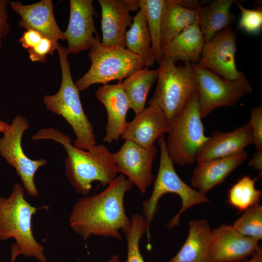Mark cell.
<instances>
[{"label": "cell", "instance_id": "3957f363", "mask_svg": "<svg viewBox=\"0 0 262 262\" xmlns=\"http://www.w3.org/2000/svg\"><path fill=\"white\" fill-rule=\"evenodd\" d=\"M22 185L15 183L8 197L0 196V240L13 238L12 245L19 255L47 262L44 247L33 233L32 219L40 208L32 206L25 198Z\"/></svg>", "mask_w": 262, "mask_h": 262}, {"label": "cell", "instance_id": "4dcf8cb0", "mask_svg": "<svg viewBox=\"0 0 262 262\" xmlns=\"http://www.w3.org/2000/svg\"><path fill=\"white\" fill-rule=\"evenodd\" d=\"M235 3L241 13L237 29L251 34L259 33L262 29V8L248 9L236 1Z\"/></svg>", "mask_w": 262, "mask_h": 262}, {"label": "cell", "instance_id": "9c48e42d", "mask_svg": "<svg viewBox=\"0 0 262 262\" xmlns=\"http://www.w3.org/2000/svg\"><path fill=\"white\" fill-rule=\"evenodd\" d=\"M196 82L200 116L203 118L220 107L235 105L244 96L252 92L246 78L229 81L209 69L193 64Z\"/></svg>", "mask_w": 262, "mask_h": 262}, {"label": "cell", "instance_id": "cb8c5ba5", "mask_svg": "<svg viewBox=\"0 0 262 262\" xmlns=\"http://www.w3.org/2000/svg\"><path fill=\"white\" fill-rule=\"evenodd\" d=\"M234 2V0H215L208 5L200 6L196 10L205 43L229 26L232 19L230 9Z\"/></svg>", "mask_w": 262, "mask_h": 262}, {"label": "cell", "instance_id": "8992f818", "mask_svg": "<svg viewBox=\"0 0 262 262\" xmlns=\"http://www.w3.org/2000/svg\"><path fill=\"white\" fill-rule=\"evenodd\" d=\"M160 147V159L158 174L154 180L150 196L142 202L143 216L150 225L158 211V203L164 195L173 193L178 195L181 200V207L178 213L166 225L169 229L179 226L180 216L192 206L210 202L205 195L185 183L179 176L174 167L166 150V140L164 136L158 139Z\"/></svg>", "mask_w": 262, "mask_h": 262}, {"label": "cell", "instance_id": "7402d4cb", "mask_svg": "<svg viewBox=\"0 0 262 262\" xmlns=\"http://www.w3.org/2000/svg\"><path fill=\"white\" fill-rule=\"evenodd\" d=\"M212 229L206 219L188 223V234L180 250L166 262H212L209 254Z\"/></svg>", "mask_w": 262, "mask_h": 262}, {"label": "cell", "instance_id": "44dd1931", "mask_svg": "<svg viewBox=\"0 0 262 262\" xmlns=\"http://www.w3.org/2000/svg\"><path fill=\"white\" fill-rule=\"evenodd\" d=\"M205 42L198 23L185 29L168 43L162 45L161 52L175 63L182 61L184 64H197Z\"/></svg>", "mask_w": 262, "mask_h": 262}, {"label": "cell", "instance_id": "4fadbf2b", "mask_svg": "<svg viewBox=\"0 0 262 262\" xmlns=\"http://www.w3.org/2000/svg\"><path fill=\"white\" fill-rule=\"evenodd\" d=\"M256 240L242 235L232 225L212 229L209 254L212 262H237L251 257L262 247Z\"/></svg>", "mask_w": 262, "mask_h": 262}, {"label": "cell", "instance_id": "7c38bea8", "mask_svg": "<svg viewBox=\"0 0 262 262\" xmlns=\"http://www.w3.org/2000/svg\"><path fill=\"white\" fill-rule=\"evenodd\" d=\"M112 154L118 172L127 176L141 194H145L154 179L152 167L157 155L156 147L147 149L125 140L119 150Z\"/></svg>", "mask_w": 262, "mask_h": 262}, {"label": "cell", "instance_id": "484cf974", "mask_svg": "<svg viewBox=\"0 0 262 262\" xmlns=\"http://www.w3.org/2000/svg\"><path fill=\"white\" fill-rule=\"evenodd\" d=\"M158 74V68L150 70L146 67L130 75L122 81L130 108L132 109L135 114L145 108L148 94L157 80Z\"/></svg>", "mask_w": 262, "mask_h": 262}, {"label": "cell", "instance_id": "836d02e7", "mask_svg": "<svg viewBox=\"0 0 262 262\" xmlns=\"http://www.w3.org/2000/svg\"><path fill=\"white\" fill-rule=\"evenodd\" d=\"M8 0H0V55L1 53L2 42L9 34L10 25L8 21L9 16L7 13V5L10 4Z\"/></svg>", "mask_w": 262, "mask_h": 262}, {"label": "cell", "instance_id": "8fae6325", "mask_svg": "<svg viewBox=\"0 0 262 262\" xmlns=\"http://www.w3.org/2000/svg\"><path fill=\"white\" fill-rule=\"evenodd\" d=\"M236 34L229 26L204 43L197 65L229 81L246 78L235 65Z\"/></svg>", "mask_w": 262, "mask_h": 262}, {"label": "cell", "instance_id": "f1b7e54d", "mask_svg": "<svg viewBox=\"0 0 262 262\" xmlns=\"http://www.w3.org/2000/svg\"><path fill=\"white\" fill-rule=\"evenodd\" d=\"M130 219V227L123 232L127 245L125 262H145L140 251V242L142 236L149 232L150 224L139 213L133 214Z\"/></svg>", "mask_w": 262, "mask_h": 262}, {"label": "cell", "instance_id": "ffe728a7", "mask_svg": "<svg viewBox=\"0 0 262 262\" xmlns=\"http://www.w3.org/2000/svg\"><path fill=\"white\" fill-rule=\"evenodd\" d=\"M248 158L243 151L237 154L197 164L193 173L192 186L202 194H206L226 178Z\"/></svg>", "mask_w": 262, "mask_h": 262}, {"label": "cell", "instance_id": "60d3db41", "mask_svg": "<svg viewBox=\"0 0 262 262\" xmlns=\"http://www.w3.org/2000/svg\"></svg>", "mask_w": 262, "mask_h": 262}, {"label": "cell", "instance_id": "d4e9b609", "mask_svg": "<svg viewBox=\"0 0 262 262\" xmlns=\"http://www.w3.org/2000/svg\"><path fill=\"white\" fill-rule=\"evenodd\" d=\"M196 23H198L196 11L184 7L174 0H166L161 26V46L170 42L188 26Z\"/></svg>", "mask_w": 262, "mask_h": 262}, {"label": "cell", "instance_id": "e575fe53", "mask_svg": "<svg viewBox=\"0 0 262 262\" xmlns=\"http://www.w3.org/2000/svg\"><path fill=\"white\" fill-rule=\"evenodd\" d=\"M43 37L37 31L28 29L23 32L18 41L24 49H29L36 46Z\"/></svg>", "mask_w": 262, "mask_h": 262}, {"label": "cell", "instance_id": "1f68e13d", "mask_svg": "<svg viewBox=\"0 0 262 262\" xmlns=\"http://www.w3.org/2000/svg\"><path fill=\"white\" fill-rule=\"evenodd\" d=\"M57 44L47 37H43L34 47L28 49L30 60L33 62H45L48 55H52Z\"/></svg>", "mask_w": 262, "mask_h": 262}, {"label": "cell", "instance_id": "603a6c76", "mask_svg": "<svg viewBox=\"0 0 262 262\" xmlns=\"http://www.w3.org/2000/svg\"><path fill=\"white\" fill-rule=\"evenodd\" d=\"M125 41L127 49L141 58L146 67L155 64L151 37L143 9H140L133 17L132 23L126 33Z\"/></svg>", "mask_w": 262, "mask_h": 262}, {"label": "cell", "instance_id": "2e32d148", "mask_svg": "<svg viewBox=\"0 0 262 262\" xmlns=\"http://www.w3.org/2000/svg\"><path fill=\"white\" fill-rule=\"evenodd\" d=\"M12 9L19 15L18 25L25 30H34L43 37L51 40L55 44L66 38L55 20L51 0H42L34 3L25 5L20 1L10 2Z\"/></svg>", "mask_w": 262, "mask_h": 262}, {"label": "cell", "instance_id": "7a4b0ae2", "mask_svg": "<svg viewBox=\"0 0 262 262\" xmlns=\"http://www.w3.org/2000/svg\"><path fill=\"white\" fill-rule=\"evenodd\" d=\"M32 139L51 140L62 145L67 155L65 159L66 177L75 191L83 196L89 194L94 181H99L104 187L116 177L118 171L112 153L103 144L88 150L78 148L71 144L69 135L54 128L42 129Z\"/></svg>", "mask_w": 262, "mask_h": 262}, {"label": "cell", "instance_id": "83f0119b", "mask_svg": "<svg viewBox=\"0 0 262 262\" xmlns=\"http://www.w3.org/2000/svg\"><path fill=\"white\" fill-rule=\"evenodd\" d=\"M255 180L249 176L240 179L229 190L228 202L240 212L259 203L262 193L255 188Z\"/></svg>", "mask_w": 262, "mask_h": 262}, {"label": "cell", "instance_id": "d6986e66", "mask_svg": "<svg viewBox=\"0 0 262 262\" xmlns=\"http://www.w3.org/2000/svg\"><path fill=\"white\" fill-rule=\"evenodd\" d=\"M169 130V123L163 112L157 107L149 105L135 114L121 138L150 149L155 146V141L168 133Z\"/></svg>", "mask_w": 262, "mask_h": 262}, {"label": "cell", "instance_id": "d6a6232c", "mask_svg": "<svg viewBox=\"0 0 262 262\" xmlns=\"http://www.w3.org/2000/svg\"><path fill=\"white\" fill-rule=\"evenodd\" d=\"M253 132L254 144L256 152L262 150V107L261 105L253 107L250 111L248 122Z\"/></svg>", "mask_w": 262, "mask_h": 262}, {"label": "cell", "instance_id": "5b68a950", "mask_svg": "<svg viewBox=\"0 0 262 262\" xmlns=\"http://www.w3.org/2000/svg\"><path fill=\"white\" fill-rule=\"evenodd\" d=\"M159 65L157 86L148 104L160 109L170 124L197 92L196 79L193 64L178 66L163 56Z\"/></svg>", "mask_w": 262, "mask_h": 262}, {"label": "cell", "instance_id": "d590c367", "mask_svg": "<svg viewBox=\"0 0 262 262\" xmlns=\"http://www.w3.org/2000/svg\"><path fill=\"white\" fill-rule=\"evenodd\" d=\"M248 165L254 169L262 172V150L256 152L253 158L250 160Z\"/></svg>", "mask_w": 262, "mask_h": 262}, {"label": "cell", "instance_id": "74e56055", "mask_svg": "<svg viewBox=\"0 0 262 262\" xmlns=\"http://www.w3.org/2000/svg\"><path fill=\"white\" fill-rule=\"evenodd\" d=\"M237 262H262V248L256 252L249 259H246Z\"/></svg>", "mask_w": 262, "mask_h": 262}, {"label": "cell", "instance_id": "ab89813d", "mask_svg": "<svg viewBox=\"0 0 262 262\" xmlns=\"http://www.w3.org/2000/svg\"><path fill=\"white\" fill-rule=\"evenodd\" d=\"M107 262H120L119 256L117 255H112Z\"/></svg>", "mask_w": 262, "mask_h": 262}, {"label": "cell", "instance_id": "6da1fadb", "mask_svg": "<svg viewBox=\"0 0 262 262\" xmlns=\"http://www.w3.org/2000/svg\"><path fill=\"white\" fill-rule=\"evenodd\" d=\"M124 175L116 177L102 192L78 199L69 219L72 230L86 241L93 235L121 240L131 225L124 207V196L133 185Z\"/></svg>", "mask_w": 262, "mask_h": 262}, {"label": "cell", "instance_id": "30bf717a", "mask_svg": "<svg viewBox=\"0 0 262 262\" xmlns=\"http://www.w3.org/2000/svg\"><path fill=\"white\" fill-rule=\"evenodd\" d=\"M29 128L28 122L25 117L20 115L15 116L0 138V155L15 169L27 194L36 197L38 191L34 182V175L47 162L43 158L31 159L24 153L22 138Z\"/></svg>", "mask_w": 262, "mask_h": 262}, {"label": "cell", "instance_id": "ac0fdd59", "mask_svg": "<svg viewBox=\"0 0 262 262\" xmlns=\"http://www.w3.org/2000/svg\"><path fill=\"white\" fill-rule=\"evenodd\" d=\"M253 144V132L248 123L230 132L215 131L199 148L196 162L198 164L231 156Z\"/></svg>", "mask_w": 262, "mask_h": 262}, {"label": "cell", "instance_id": "8d00e7d4", "mask_svg": "<svg viewBox=\"0 0 262 262\" xmlns=\"http://www.w3.org/2000/svg\"><path fill=\"white\" fill-rule=\"evenodd\" d=\"M174 1L184 7L196 11L201 6L199 2L196 0H174Z\"/></svg>", "mask_w": 262, "mask_h": 262}, {"label": "cell", "instance_id": "f546056e", "mask_svg": "<svg viewBox=\"0 0 262 262\" xmlns=\"http://www.w3.org/2000/svg\"><path fill=\"white\" fill-rule=\"evenodd\" d=\"M232 226L242 235L260 241L262 239V206L258 203L245 210Z\"/></svg>", "mask_w": 262, "mask_h": 262}, {"label": "cell", "instance_id": "9a60e30c", "mask_svg": "<svg viewBox=\"0 0 262 262\" xmlns=\"http://www.w3.org/2000/svg\"><path fill=\"white\" fill-rule=\"evenodd\" d=\"M92 0H70V16L64 32L68 54H76L90 49L98 33L95 26L97 13Z\"/></svg>", "mask_w": 262, "mask_h": 262}, {"label": "cell", "instance_id": "ba28073f", "mask_svg": "<svg viewBox=\"0 0 262 262\" xmlns=\"http://www.w3.org/2000/svg\"><path fill=\"white\" fill-rule=\"evenodd\" d=\"M197 99L196 92L169 124L166 147L173 164H193L197 150L208 138L204 135Z\"/></svg>", "mask_w": 262, "mask_h": 262}, {"label": "cell", "instance_id": "f35d334b", "mask_svg": "<svg viewBox=\"0 0 262 262\" xmlns=\"http://www.w3.org/2000/svg\"><path fill=\"white\" fill-rule=\"evenodd\" d=\"M9 124L0 119V132L3 133L8 128Z\"/></svg>", "mask_w": 262, "mask_h": 262}, {"label": "cell", "instance_id": "5bb4252c", "mask_svg": "<svg viewBox=\"0 0 262 262\" xmlns=\"http://www.w3.org/2000/svg\"><path fill=\"white\" fill-rule=\"evenodd\" d=\"M101 9V44L108 47L126 48L125 34L131 26V11L140 9L139 0H98Z\"/></svg>", "mask_w": 262, "mask_h": 262}, {"label": "cell", "instance_id": "4316f807", "mask_svg": "<svg viewBox=\"0 0 262 262\" xmlns=\"http://www.w3.org/2000/svg\"><path fill=\"white\" fill-rule=\"evenodd\" d=\"M165 0H139L140 9L145 12L151 37L152 48L158 64L163 57L161 52V31Z\"/></svg>", "mask_w": 262, "mask_h": 262}, {"label": "cell", "instance_id": "52a82bcc", "mask_svg": "<svg viewBox=\"0 0 262 262\" xmlns=\"http://www.w3.org/2000/svg\"><path fill=\"white\" fill-rule=\"evenodd\" d=\"M88 56L91 62L89 69L74 82L79 92L95 84L122 80L146 67L143 60L127 49L103 45L99 36L93 42Z\"/></svg>", "mask_w": 262, "mask_h": 262}, {"label": "cell", "instance_id": "e0dca14e", "mask_svg": "<svg viewBox=\"0 0 262 262\" xmlns=\"http://www.w3.org/2000/svg\"><path fill=\"white\" fill-rule=\"evenodd\" d=\"M98 100L105 107L107 114L106 134L103 140L108 143L118 141L128 123L126 117L130 109L122 80L115 84H104L95 92Z\"/></svg>", "mask_w": 262, "mask_h": 262}, {"label": "cell", "instance_id": "277c9868", "mask_svg": "<svg viewBox=\"0 0 262 262\" xmlns=\"http://www.w3.org/2000/svg\"><path fill=\"white\" fill-rule=\"evenodd\" d=\"M62 82L59 90L53 95H45L43 102L48 110L62 116L72 128L76 139L73 146L88 150L97 145L93 125L86 115L81 101L80 92L73 82L66 48L58 43Z\"/></svg>", "mask_w": 262, "mask_h": 262}]
</instances>
